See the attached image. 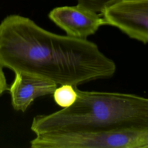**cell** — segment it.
I'll return each instance as SVG.
<instances>
[{
	"label": "cell",
	"instance_id": "1",
	"mask_svg": "<svg viewBox=\"0 0 148 148\" xmlns=\"http://www.w3.org/2000/svg\"><path fill=\"white\" fill-rule=\"evenodd\" d=\"M0 66L75 87L111 77L116 69L95 43L51 32L18 14L0 23Z\"/></svg>",
	"mask_w": 148,
	"mask_h": 148
},
{
	"label": "cell",
	"instance_id": "2",
	"mask_svg": "<svg viewBox=\"0 0 148 148\" xmlns=\"http://www.w3.org/2000/svg\"><path fill=\"white\" fill-rule=\"evenodd\" d=\"M75 102L49 114L35 116L31 125L36 136L44 135L148 129V98L76 87Z\"/></svg>",
	"mask_w": 148,
	"mask_h": 148
},
{
	"label": "cell",
	"instance_id": "3",
	"mask_svg": "<svg viewBox=\"0 0 148 148\" xmlns=\"http://www.w3.org/2000/svg\"><path fill=\"white\" fill-rule=\"evenodd\" d=\"M31 148H147L148 129L66 132L35 136Z\"/></svg>",
	"mask_w": 148,
	"mask_h": 148
},
{
	"label": "cell",
	"instance_id": "4",
	"mask_svg": "<svg viewBox=\"0 0 148 148\" xmlns=\"http://www.w3.org/2000/svg\"><path fill=\"white\" fill-rule=\"evenodd\" d=\"M106 24L130 38L148 43V0L123 1L101 13Z\"/></svg>",
	"mask_w": 148,
	"mask_h": 148
},
{
	"label": "cell",
	"instance_id": "5",
	"mask_svg": "<svg viewBox=\"0 0 148 148\" xmlns=\"http://www.w3.org/2000/svg\"><path fill=\"white\" fill-rule=\"evenodd\" d=\"M49 17L66 35L79 39H87L101 26L106 24L103 17L80 3L54 8L49 13Z\"/></svg>",
	"mask_w": 148,
	"mask_h": 148
},
{
	"label": "cell",
	"instance_id": "6",
	"mask_svg": "<svg viewBox=\"0 0 148 148\" xmlns=\"http://www.w3.org/2000/svg\"><path fill=\"white\" fill-rule=\"evenodd\" d=\"M57 87L49 80L18 72L8 90L13 108L24 112L36 98L53 94Z\"/></svg>",
	"mask_w": 148,
	"mask_h": 148
},
{
	"label": "cell",
	"instance_id": "7",
	"mask_svg": "<svg viewBox=\"0 0 148 148\" xmlns=\"http://www.w3.org/2000/svg\"><path fill=\"white\" fill-rule=\"evenodd\" d=\"M53 94L55 102L62 108L72 106L77 97L76 87L68 84L60 85L56 88Z\"/></svg>",
	"mask_w": 148,
	"mask_h": 148
},
{
	"label": "cell",
	"instance_id": "8",
	"mask_svg": "<svg viewBox=\"0 0 148 148\" xmlns=\"http://www.w3.org/2000/svg\"><path fill=\"white\" fill-rule=\"evenodd\" d=\"M133 0H77L80 3L88 9L97 13L102 12L106 9L123 1Z\"/></svg>",
	"mask_w": 148,
	"mask_h": 148
},
{
	"label": "cell",
	"instance_id": "9",
	"mask_svg": "<svg viewBox=\"0 0 148 148\" xmlns=\"http://www.w3.org/2000/svg\"><path fill=\"white\" fill-rule=\"evenodd\" d=\"M3 68L0 66V95L8 89V85L7 84L5 73L2 70Z\"/></svg>",
	"mask_w": 148,
	"mask_h": 148
},
{
	"label": "cell",
	"instance_id": "10",
	"mask_svg": "<svg viewBox=\"0 0 148 148\" xmlns=\"http://www.w3.org/2000/svg\"><path fill=\"white\" fill-rule=\"evenodd\" d=\"M147 148H148V147H147Z\"/></svg>",
	"mask_w": 148,
	"mask_h": 148
}]
</instances>
